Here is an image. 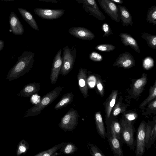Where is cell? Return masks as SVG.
I'll list each match as a JSON object with an SVG mask.
<instances>
[{
  "label": "cell",
  "mask_w": 156,
  "mask_h": 156,
  "mask_svg": "<svg viewBox=\"0 0 156 156\" xmlns=\"http://www.w3.org/2000/svg\"><path fill=\"white\" fill-rule=\"evenodd\" d=\"M34 53L25 51L19 57L16 63L9 70L6 79L11 81L16 79L28 73L34 64Z\"/></svg>",
  "instance_id": "cell-1"
},
{
  "label": "cell",
  "mask_w": 156,
  "mask_h": 156,
  "mask_svg": "<svg viewBox=\"0 0 156 156\" xmlns=\"http://www.w3.org/2000/svg\"><path fill=\"white\" fill-rule=\"evenodd\" d=\"M64 88L63 87L59 86L47 93L40 99L38 103L25 112L24 117L26 118L39 115L43 110L56 99Z\"/></svg>",
  "instance_id": "cell-2"
},
{
  "label": "cell",
  "mask_w": 156,
  "mask_h": 156,
  "mask_svg": "<svg viewBox=\"0 0 156 156\" xmlns=\"http://www.w3.org/2000/svg\"><path fill=\"white\" fill-rule=\"evenodd\" d=\"M62 58V64L60 71L62 76H65L71 71L73 68L76 58V51L75 48L65 46Z\"/></svg>",
  "instance_id": "cell-3"
},
{
  "label": "cell",
  "mask_w": 156,
  "mask_h": 156,
  "mask_svg": "<svg viewBox=\"0 0 156 156\" xmlns=\"http://www.w3.org/2000/svg\"><path fill=\"white\" fill-rule=\"evenodd\" d=\"M79 117L77 111L71 108L62 118L58 124V126L65 132L72 131L78 124Z\"/></svg>",
  "instance_id": "cell-4"
},
{
  "label": "cell",
  "mask_w": 156,
  "mask_h": 156,
  "mask_svg": "<svg viewBox=\"0 0 156 156\" xmlns=\"http://www.w3.org/2000/svg\"><path fill=\"white\" fill-rule=\"evenodd\" d=\"M82 7L90 16L97 19L103 21L106 19L105 16L100 10L95 0H76Z\"/></svg>",
  "instance_id": "cell-5"
},
{
  "label": "cell",
  "mask_w": 156,
  "mask_h": 156,
  "mask_svg": "<svg viewBox=\"0 0 156 156\" xmlns=\"http://www.w3.org/2000/svg\"><path fill=\"white\" fill-rule=\"evenodd\" d=\"M99 5L113 20L119 23L120 13L118 5L110 0H98Z\"/></svg>",
  "instance_id": "cell-6"
},
{
  "label": "cell",
  "mask_w": 156,
  "mask_h": 156,
  "mask_svg": "<svg viewBox=\"0 0 156 156\" xmlns=\"http://www.w3.org/2000/svg\"><path fill=\"white\" fill-rule=\"evenodd\" d=\"M121 132L125 143L131 148L134 144V129L131 121L126 119L122 120L121 123Z\"/></svg>",
  "instance_id": "cell-7"
},
{
  "label": "cell",
  "mask_w": 156,
  "mask_h": 156,
  "mask_svg": "<svg viewBox=\"0 0 156 156\" xmlns=\"http://www.w3.org/2000/svg\"><path fill=\"white\" fill-rule=\"evenodd\" d=\"M146 127L145 122L143 121L138 129L135 151L136 156L143 155L145 152Z\"/></svg>",
  "instance_id": "cell-8"
},
{
  "label": "cell",
  "mask_w": 156,
  "mask_h": 156,
  "mask_svg": "<svg viewBox=\"0 0 156 156\" xmlns=\"http://www.w3.org/2000/svg\"><path fill=\"white\" fill-rule=\"evenodd\" d=\"M35 13L42 19L53 20L61 17L64 14V9H54L36 8Z\"/></svg>",
  "instance_id": "cell-9"
},
{
  "label": "cell",
  "mask_w": 156,
  "mask_h": 156,
  "mask_svg": "<svg viewBox=\"0 0 156 156\" xmlns=\"http://www.w3.org/2000/svg\"><path fill=\"white\" fill-rule=\"evenodd\" d=\"M61 52V49L57 53L53 60L50 76L51 83L52 84L56 83L60 72L62 64Z\"/></svg>",
  "instance_id": "cell-10"
},
{
  "label": "cell",
  "mask_w": 156,
  "mask_h": 156,
  "mask_svg": "<svg viewBox=\"0 0 156 156\" xmlns=\"http://www.w3.org/2000/svg\"><path fill=\"white\" fill-rule=\"evenodd\" d=\"M135 61L133 55L126 52L120 55L113 65L114 66L128 69L135 66Z\"/></svg>",
  "instance_id": "cell-11"
},
{
  "label": "cell",
  "mask_w": 156,
  "mask_h": 156,
  "mask_svg": "<svg viewBox=\"0 0 156 156\" xmlns=\"http://www.w3.org/2000/svg\"><path fill=\"white\" fill-rule=\"evenodd\" d=\"M68 32L71 35L78 38L90 41L94 39V34L89 29L83 27H74L69 28Z\"/></svg>",
  "instance_id": "cell-12"
},
{
  "label": "cell",
  "mask_w": 156,
  "mask_h": 156,
  "mask_svg": "<svg viewBox=\"0 0 156 156\" xmlns=\"http://www.w3.org/2000/svg\"><path fill=\"white\" fill-rule=\"evenodd\" d=\"M87 73V69L81 67L77 75L79 89L85 98L89 96Z\"/></svg>",
  "instance_id": "cell-13"
},
{
  "label": "cell",
  "mask_w": 156,
  "mask_h": 156,
  "mask_svg": "<svg viewBox=\"0 0 156 156\" xmlns=\"http://www.w3.org/2000/svg\"><path fill=\"white\" fill-rule=\"evenodd\" d=\"M9 23L10 29L13 34L21 35L23 34V26L17 16L13 12H11L10 14Z\"/></svg>",
  "instance_id": "cell-14"
},
{
  "label": "cell",
  "mask_w": 156,
  "mask_h": 156,
  "mask_svg": "<svg viewBox=\"0 0 156 156\" xmlns=\"http://www.w3.org/2000/svg\"><path fill=\"white\" fill-rule=\"evenodd\" d=\"M40 89V84L34 82L25 85L17 95L19 96H23L25 98L30 97L37 93Z\"/></svg>",
  "instance_id": "cell-15"
},
{
  "label": "cell",
  "mask_w": 156,
  "mask_h": 156,
  "mask_svg": "<svg viewBox=\"0 0 156 156\" xmlns=\"http://www.w3.org/2000/svg\"><path fill=\"white\" fill-rule=\"evenodd\" d=\"M118 93L117 90H112L105 102L104 105L106 120L108 119L109 118L112 108L115 103Z\"/></svg>",
  "instance_id": "cell-16"
},
{
  "label": "cell",
  "mask_w": 156,
  "mask_h": 156,
  "mask_svg": "<svg viewBox=\"0 0 156 156\" xmlns=\"http://www.w3.org/2000/svg\"><path fill=\"white\" fill-rule=\"evenodd\" d=\"M147 74L143 73L141 77L134 83L132 88V94L135 96H139L144 90L147 82Z\"/></svg>",
  "instance_id": "cell-17"
},
{
  "label": "cell",
  "mask_w": 156,
  "mask_h": 156,
  "mask_svg": "<svg viewBox=\"0 0 156 156\" xmlns=\"http://www.w3.org/2000/svg\"><path fill=\"white\" fill-rule=\"evenodd\" d=\"M119 36L125 46H129L136 52L140 53V49L137 41L130 35L123 33L120 34Z\"/></svg>",
  "instance_id": "cell-18"
},
{
  "label": "cell",
  "mask_w": 156,
  "mask_h": 156,
  "mask_svg": "<svg viewBox=\"0 0 156 156\" xmlns=\"http://www.w3.org/2000/svg\"><path fill=\"white\" fill-rule=\"evenodd\" d=\"M120 13V20L124 26L133 25V22L132 16L126 7L119 5H118Z\"/></svg>",
  "instance_id": "cell-19"
},
{
  "label": "cell",
  "mask_w": 156,
  "mask_h": 156,
  "mask_svg": "<svg viewBox=\"0 0 156 156\" xmlns=\"http://www.w3.org/2000/svg\"><path fill=\"white\" fill-rule=\"evenodd\" d=\"M23 18L34 30L38 31L39 29L35 20L32 14L26 9L21 8L17 9Z\"/></svg>",
  "instance_id": "cell-20"
},
{
  "label": "cell",
  "mask_w": 156,
  "mask_h": 156,
  "mask_svg": "<svg viewBox=\"0 0 156 156\" xmlns=\"http://www.w3.org/2000/svg\"><path fill=\"white\" fill-rule=\"evenodd\" d=\"M111 135L108 138L110 147L114 154L117 156H123L122 150L120 143L116 137Z\"/></svg>",
  "instance_id": "cell-21"
},
{
  "label": "cell",
  "mask_w": 156,
  "mask_h": 156,
  "mask_svg": "<svg viewBox=\"0 0 156 156\" xmlns=\"http://www.w3.org/2000/svg\"><path fill=\"white\" fill-rule=\"evenodd\" d=\"M94 120L98 133L102 138L105 139L106 136L105 129L100 112H95Z\"/></svg>",
  "instance_id": "cell-22"
},
{
  "label": "cell",
  "mask_w": 156,
  "mask_h": 156,
  "mask_svg": "<svg viewBox=\"0 0 156 156\" xmlns=\"http://www.w3.org/2000/svg\"><path fill=\"white\" fill-rule=\"evenodd\" d=\"M74 95L72 92L63 95L60 101L55 105L54 109L55 110L61 109L71 103L73 101Z\"/></svg>",
  "instance_id": "cell-23"
},
{
  "label": "cell",
  "mask_w": 156,
  "mask_h": 156,
  "mask_svg": "<svg viewBox=\"0 0 156 156\" xmlns=\"http://www.w3.org/2000/svg\"><path fill=\"white\" fill-rule=\"evenodd\" d=\"M65 143H61L54 146L52 148L46 151L40 152L35 154L34 156H53L56 154L57 151L65 144Z\"/></svg>",
  "instance_id": "cell-24"
},
{
  "label": "cell",
  "mask_w": 156,
  "mask_h": 156,
  "mask_svg": "<svg viewBox=\"0 0 156 156\" xmlns=\"http://www.w3.org/2000/svg\"><path fill=\"white\" fill-rule=\"evenodd\" d=\"M149 94L148 97L140 104V108L142 109L149 102L156 98V80L152 86H151L149 90Z\"/></svg>",
  "instance_id": "cell-25"
},
{
  "label": "cell",
  "mask_w": 156,
  "mask_h": 156,
  "mask_svg": "<svg viewBox=\"0 0 156 156\" xmlns=\"http://www.w3.org/2000/svg\"><path fill=\"white\" fill-rule=\"evenodd\" d=\"M146 21L150 24H156V5H154L149 8L147 15Z\"/></svg>",
  "instance_id": "cell-26"
},
{
  "label": "cell",
  "mask_w": 156,
  "mask_h": 156,
  "mask_svg": "<svg viewBox=\"0 0 156 156\" xmlns=\"http://www.w3.org/2000/svg\"><path fill=\"white\" fill-rule=\"evenodd\" d=\"M141 37L146 41L149 46L153 49H156V35L150 34L143 32Z\"/></svg>",
  "instance_id": "cell-27"
},
{
  "label": "cell",
  "mask_w": 156,
  "mask_h": 156,
  "mask_svg": "<svg viewBox=\"0 0 156 156\" xmlns=\"http://www.w3.org/2000/svg\"><path fill=\"white\" fill-rule=\"evenodd\" d=\"M60 150L61 152L65 154H72L76 151L77 148L76 146L72 143H65Z\"/></svg>",
  "instance_id": "cell-28"
},
{
  "label": "cell",
  "mask_w": 156,
  "mask_h": 156,
  "mask_svg": "<svg viewBox=\"0 0 156 156\" xmlns=\"http://www.w3.org/2000/svg\"><path fill=\"white\" fill-rule=\"evenodd\" d=\"M110 128L111 134L119 140L121 132V127L119 123L117 121H113L111 125Z\"/></svg>",
  "instance_id": "cell-29"
},
{
  "label": "cell",
  "mask_w": 156,
  "mask_h": 156,
  "mask_svg": "<svg viewBox=\"0 0 156 156\" xmlns=\"http://www.w3.org/2000/svg\"><path fill=\"white\" fill-rule=\"evenodd\" d=\"M29 148V145L27 142L23 139L18 144L16 149V154L17 156L20 155L22 154H25Z\"/></svg>",
  "instance_id": "cell-30"
},
{
  "label": "cell",
  "mask_w": 156,
  "mask_h": 156,
  "mask_svg": "<svg viewBox=\"0 0 156 156\" xmlns=\"http://www.w3.org/2000/svg\"><path fill=\"white\" fill-rule=\"evenodd\" d=\"M127 106L120 101H118L115 104L112 108V114L114 116L122 113L126 110Z\"/></svg>",
  "instance_id": "cell-31"
},
{
  "label": "cell",
  "mask_w": 156,
  "mask_h": 156,
  "mask_svg": "<svg viewBox=\"0 0 156 156\" xmlns=\"http://www.w3.org/2000/svg\"><path fill=\"white\" fill-rule=\"evenodd\" d=\"M87 147L90 154L93 156H105V155L95 145L88 144Z\"/></svg>",
  "instance_id": "cell-32"
},
{
  "label": "cell",
  "mask_w": 156,
  "mask_h": 156,
  "mask_svg": "<svg viewBox=\"0 0 156 156\" xmlns=\"http://www.w3.org/2000/svg\"><path fill=\"white\" fill-rule=\"evenodd\" d=\"M115 48V47L112 44H103L97 45L95 49L98 51L107 52L113 51Z\"/></svg>",
  "instance_id": "cell-33"
},
{
  "label": "cell",
  "mask_w": 156,
  "mask_h": 156,
  "mask_svg": "<svg viewBox=\"0 0 156 156\" xmlns=\"http://www.w3.org/2000/svg\"><path fill=\"white\" fill-rule=\"evenodd\" d=\"M96 78V85L98 90L101 97L104 95V89L102 80L100 77L97 76Z\"/></svg>",
  "instance_id": "cell-34"
},
{
  "label": "cell",
  "mask_w": 156,
  "mask_h": 156,
  "mask_svg": "<svg viewBox=\"0 0 156 156\" xmlns=\"http://www.w3.org/2000/svg\"><path fill=\"white\" fill-rule=\"evenodd\" d=\"M101 28L102 30L104 32L103 37L108 36L113 34V33L110 26L107 23H104L102 24Z\"/></svg>",
  "instance_id": "cell-35"
},
{
  "label": "cell",
  "mask_w": 156,
  "mask_h": 156,
  "mask_svg": "<svg viewBox=\"0 0 156 156\" xmlns=\"http://www.w3.org/2000/svg\"><path fill=\"white\" fill-rule=\"evenodd\" d=\"M90 59L94 61L100 62L102 60L103 57L99 53L93 52H91L89 55Z\"/></svg>",
  "instance_id": "cell-36"
},
{
  "label": "cell",
  "mask_w": 156,
  "mask_h": 156,
  "mask_svg": "<svg viewBox=\"0 0 156 156\" xmlns=\"http://www.w3.org/2000/svg\"><path fill=\"white\" fill-rule=\"evenodd\" d=\"M137 114L135 113L129 112L125 114L124 116L126 119L132 121L137 118Z\"/></svg>",
  "instance_id": "cell-37"
},
{
  "label": "cell",
  "mask_w": 156,
  "mask_h": 156,
  "mask_svg": "<svg viewBox=\"0 0 156 156\" xmlns=\"http://www.w3.org/2000/svg\"><path fill=\"white\" fill-rule=\"evenodd\" d=\"M88 86L92 88L94 87L96 84V78L94 76H91L88 80L87 79Z\"/></svg>",
  "instance_id": "cell-38"
},
{
  "label": "cell",
  "mask_w": 156,
  "mask_h": 156,
  "mask_svg": "<svg viewBox=\"0 0 156 156\" xmlns=\"http://www.w3.org/2000/svg\"><path fill=\"white\" fill-rule=\"evenodd\" d=\"M31 96L32 98H31V101L33 103L37 104L39 102L40 100V97L37 95H35L34 94Z\"/></svg>",
  "instance_id": "cell-39"
},
{
  "label": "cell",
  "mask_w": 156,
  "mask_h": 156,
  "mask_svg": "<svg viewBox=\"0 0 156 156\" xmlns=\"http://www.w3.org/2000/svg\"><path fill=\"white\" fill-rule=\"evenodd\" d=\"M148 108L151 110H155L156 109V98L150 103L148 105Z\"/></svg>",
  "instance_id": "cell-40"
},
{
  "label": "cell",
  "mask_w": 156,
  "mask_h": 156,
  "mask_svg": "<svg viewBox=\"0 0 156 156\" xmlns=\"http://www.w3.org/2000/svg\"><path fill=\"white\" fill-rule=\"evenodd\" d=\"M151 138L155 139L156 138V124L155 123L153 130L151 132Z\"/></svg>",
  "instance_id": "cell-41"
},
{
  "label": "cell",
  "mask_w": 156,
  "mask_h": 156,
  "mask_svg": "<svg viewBox=\"0 0 156 156\" xmlns=\"http://www.w3.org/2000/svg\"><path fill=\"white\" fill-rule=\"evenodd\" d=\"M39 1L45 2H51L52 3H57L60 2L62 0H38Z\"/></svg>",
  "instance_id": "cell-42"
},
{
  "label": "cell",
  "mask_w": 156,
  "mask_h": 156,
  "mask_svg": "<svg viewBox=\"0 0 156 156\" xmlns=\"http://www.w3.org/2000/svg\"><path fill=\"white\" fill-rule=\"evenodd\" d=\"M5 43L3 40H0V51L2 50L4 48Z\"/></svg>",
  "instance_id": "cell-43"
},
{
  "label": "cell",
  "mask_w": 156,
  "mask_h": 156,
  "mask_svg": "<svg viewBox=\"0 0 156 156\" xmlns=\"http://www.w3.org/2000/svg\"><path fill=\"white\" fill-rule=\"evenodd\" d=\"M115 3H117L119 5L122 4L123 3V0H110Z\"/></svg>",
  "instance_id": "cell-44"
},
{
  "label": "cell",
  "mask_w": 156,
  "mask_h": 156,
  "mask_svg": "<svg viewBox=\"0 0 156 156\" xmlns=\"http://www.w3.org/2000/svg\"><path fill=\"white\" fill-rule=\"evenodd\" d=\"M3 1L5 2H11L14 1V0H0Z\"/></svg>",
  "instance_id": "cell-45"
},
{
  "label": "cell",
  "mask_w": 156,
  "mask_h": 156,
  "mask_svg": "<svg viewBox=\"0 0 156 156\" xmlns=\"http://www.w3.org/2000/svg\"></svg>",
  "instance_id": "cell-46"
}]
</instances>
